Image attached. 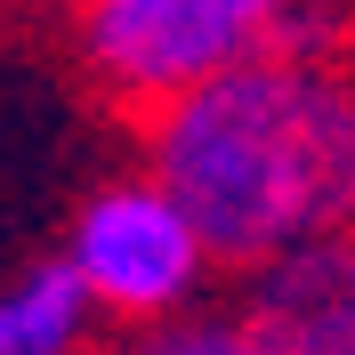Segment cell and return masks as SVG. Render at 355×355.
<instances>
[{"label": "cell", "mask_w": 355, "mask_h": 355, "mask_svg": "<svg viewBox=\"0 0 355 355\" xmlns=\"http://www.w3.org/2000/svg\"><path fill=\"white\" fill-rule=\"evenodd\" d=\"M146 154V178L194 218L202 250L259 275L355 234V73L259 57L162 105Z\"/></svg>", "instance_id": "obj_1"}, {"label": "cell", "mask_w": 355, "mask_h": 355, "mask_svg": "<svg viewBox=\"0 0 355 355\" xmlns=\"http://www.w3.org/2000/svg\"><path fill=\"white\" fill-rule=\"evenodd\" d=\"M81 65L137 105H178L266 57V0H97L73 17Z\"/></svg>", "instance_id": "obj_2"}, {"label": "cell", "mask_w": 355, "mask_h": 355, "mask_svg": "<svg viewBox=\"0 0 355 355\" xmlns=\"http://www.w3.org/2000/svg\"><path fill=\"white\" fill-rule=\"evenodd\" d=\"M65 266L81 275L97 315H130V323L154 331V323H178V307L194 299L210 250H202L194 218L154 178H121V186H97L73 210Z\"/></svg>", "instance_id": "obj_3"}, {"label": "cell", "mask_w": 355, "mask_h": 355, "mask_svg": "<svg viewBox=\"0 0 355 355\" xmlns=\"http://www.w3.org/2000/svg\"><path fill=\"white\" fill-rule=\"evenodd\" d=\"M243 323L275 355H355V234L259 266L243 283Z\"/></svg>", "instance_id": "obj_4"}, {"label": "cell", "mask_w": 355, "mask_h": 355, "mask_svg": "<svg viewBox=\"0 0 355 355\" xmlns=\"http://www.w3.org/2000/svg\"><path fill=\"white\" fill-rule=\"evenodd\" d=\"M89 323L97 307H89L81 275L65 266V250L0 275V355H81Z\"/></svg>", "instance_id": "obj_5"}, {"label": "cell", "mask_w": 355, "mask_h": 355, "mask_svg": "<svg viewBox=\"0 0 355 355\" xmlns=\"http://www.w3.org/2000/svg\"><path fill=\"white\" fill-rule=\"evenodd\" d=\"M339 41H347V8H323V0H266V57L331 65Z\"/></svg>", "instance_id": "obj_6"}, {"label": "cell", "mask_w": 355, "mask_h": 355, "mask_svg": "<svg viewBox=\"0 0 355 355\" xmlns=\"http://www.w3.org/2000/svg\"><path fill=\"white\" fill-rule=\"evenodd\" d=\"M130 355H275L243 315H178V323H154Z\"/></svg>", "instance_id": "obj_7"}]
</instances>
